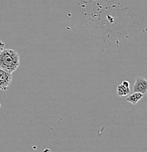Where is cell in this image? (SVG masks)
<instances>
[{"mask_svg": "<svg viewBox=\"0 0 147 152\" xmlns=\"http://www.w3.org/2000/svg\"><path fill=\"white\" fill-rule=\"evenodd\" d=\"M12 80V74L0 68V90L6 91L10 86Z\"/></svg>", "mask_w": 147, "mask_h": 152, "instance_id": "3", "label": "cell"}, {"mask_svg": "<svg viewBox=\"0 0 147 152\" xmlns=\"http://www.w3.org/2000/svg\"><path fill=\"white\" fill-rule=\"evenodd\" d=\"M116 94L118 96H127L130 94V89L129 86H126L123 83L118 85L116 88Z\"/></svg>", "mask_w": 147, "mask_h": 152, "instance_id": "5", "label": "cell"}, {"mask_svg": "<svg viewBox=\"0 0 147 152\" xmlns=\"http://www.w3.org/2000/svg\"><path fill=\"white\" fill-rule=\"evenodd\" d=\"M20 65V56L12 49H3L0 52V68L12 74Z\"/></svg>", "mask_w": 147, "mask_h": 152, "instance_id": "1", "label": "cell"}, {"mask_svg": "<svg viewBox=\"0 0 147 152\" xmlns=\"http://www.w3.org/2000/svg\"><path fill=\"white\" fill-rule=\"evenodd\" d=\"M143 96L144 95L141 93L133 92L132 94L128 95L127 97L126 98V101L128 102H130L132 104H136L143 98Z\"/></svg>", "mask_w": 147, "mask_h": 152, "instance_id": "4", "label": "cell"}, {"mask_svg": "<svg viewBox=\"0 0 147 152\" xmlns=\"http://www.w3.org/2000/svg\"><path fill=\"white\" fill-rule=\"evenodd\" d=\"M4 48V43L1 40V39H0V52H1Z\"/></svg>", "mask_w": 147, "mask_h": 152, "instance_id": "6", "label": "cell"}, {"mask_svg": "<svg viewBox=\"0 0 147 152\" xmlns=\"http://www.w3.org/2000/svg\"><path fill=\"white\" fill-rule=\"evenodd\" d=\"M133 92H139L145 95L147 93V80L142 76H137L132 87Z\"/></svg>", "mask_w": 147, "mask_h": 152, "instance_id": "2", "label": "cell"}]
</instances>
